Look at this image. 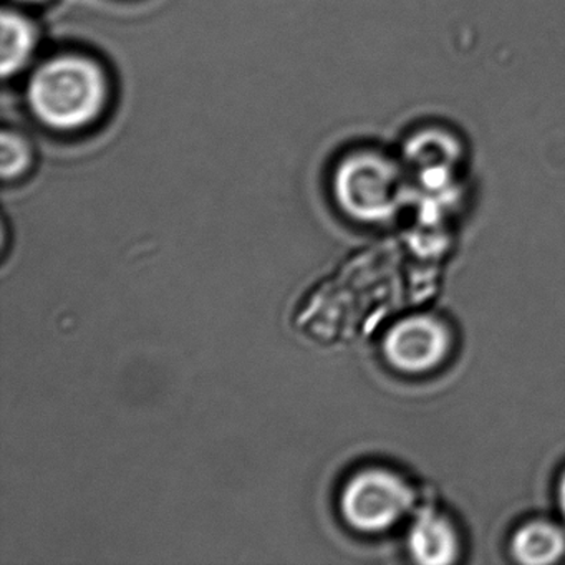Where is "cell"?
<instances>
[{
	"mask_svg": "<svg viewBox=\"0 0 565 565\" xmlns=\"http://www.w3.org/2000/svg\"><path fill=\"white\" fill-rule=\"evenodd\" d=\"M108 100V74L100 62L88 55H55L42 62L29 78V108L52 130L75 131L95 124Z\"/></svg>",
	"mask_w": 565,
	"mask_h": 565,
	"instance_id": "cell-1",
	"label": "cell"
},
{
	"mask_svg": "<svg viewBox=\"0 0 565 565\" xmlns=\"http://www.w3.org/2000/svg\"><path fill=\"white\" fill-rule=\"evenodd\" d=\"M332 188L340 210L363 223L388 220L398 204L395 168L372 151L343 158L333 171Z\"/></svg>",
	"mask_w": 565,
	"mask_h": 565,
	"instance_id": "cell-2",
	"label": "cell"
},
{
	"mask_svg": "<svg viewBox=\"0 0 565 565\" xmlns=\"http://www.w3.org/2000/svg\"><path fill=\"white\" fill-rule=\"evenodd\" d=\"M413 502L412 488L398 475L383 468H366L350 476L339 495L343 521L365 534L392 527Z\"/></svg>",
	"mask_w": 565,
	"mask_h": 565,
	"instance_id": "cell-3",
	"label": "cell"
},
{
	"mask_svg": "<svg viewBox=\"0 0 565 565\" xmlns=\"http://www.w3.org/2000/svg\"><path fill=\"white\" fill-rule=\"evenodd\" d=\"M386 360L406 373L435 369L448 355L449 333L431 317H409L393 326L383 342Z\"/></svg>",
	"mask_w": 565,
	"mask_h": 565,
	"instance_id": "cell-4",
	"label": "cell"
},
{
	"mask_svg": "<svg viewBox=\"0 0 565 565\" xmlns=\"http://www.w3.org/2000/svg\"><path fill=\"white\" fill-rule=\"evenodd\" d=\"M408 548L419 564H451L458 555V537L446 519L425 512L416 519L409 531Z\"/></svg>",
	"mask_w": 565,
	"mask_h": 565,
	"instance_id": "cell-5",
	"label": "cell"
},
{
	"mask_svg": "<svg viewBox=\"0 0 565 565\" xmlns=\"http://www.w3.org/2000/svg\"><path fill=\"white\" fill-rule=\"evenodd\" d=\"M2 77L9 78L18 75L28 67L29 62L38 51L39 32L31 19L18 11L6 9L2 12Z\"/></svg>",
	"mask_w": 565,
	"mask_h": 565,
	"instance_id": "cell-6",
	"label": "cell"
},
{
	"mask_svg": "<svg viewBox=\"0 0 565 565\" xmlns=\"http://www.w3.org/2000/svg\"><path fill=\"white\" fill-rule=\"evenodd\" d=\"M511 551L515 561L522 564H552L564 554L565 537L561 529L548 522H529L515 532Z\"/></svg>",
	"mask_w": 565,
	"mask_h": 565,
	"instance_id": "cell-7",
	"label": "cell"
},
{
	"mask_svg": "<svg viewBox=\"0 0 565 565\" xmlns=\"http://www.w3.org/2000/svg\"><path fill=\"white\" fill-rule=\"evenodd\" d=\"M34 163V148L29 138L14 130L2 131L0 137V173L2 180L15 181L24 177Z\"/></svg>",
	"mask_w": 565,
	"mask_h": 565,
	"instance_id": "cell-8",
	"label": "cell"
},
{
	"mask_svg": "<svg viewBox=\"0 0 565 565\" xmlns=\"http://www.w3.org/2000/svg\"><path fill=\"white\" fill-rule=\"evenodd\" d=\"M558 505H561L562 515L565 519V472L558 482Z\"/></svg>",
	"mask_w": 565,
	"mask_h": 565,
	"instance_id": "cell-9",
	"label": "cell"
},
{
	"mask_svg": "<svg viewBox=\"0 0 565 565\" xmlns=\"http://www.w3.org/2000/svg\"><path fill=\"white\" fill-rule=\"evenodd\" d=\"M21 2H42V0H21Z\"/></svg>",
	"mask_w": 565,
	"mask_h": 565,
	"instance_id": "cell-10",
	"label": "cell"
}]
</instances>
